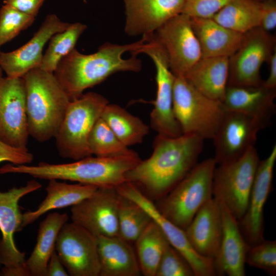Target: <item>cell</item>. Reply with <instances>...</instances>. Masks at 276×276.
<instances>
[{"instance_id": "23", "label": "cell", "mask_w": 276, "mask_h": 276, "mask_svg": "<svg viewBox=\"0 0 276 276\" xmlns=\"http://www.w3.org/2000/svg\"><path fill=\"white\" fill-rule=\"evenodd\" d=\"M275 96L276 89L267 88L263 84L227 85L222 104L226 110L246 114L259 121L266 127L270 125L275 113Z\"/></svg>"}, {"instance_id": "34", "label": "cell", "mask_w": 276, "mask_h": 276, "mask_svg": "<svg viewBox=\"0 0 276 276\" xmlns=\"http://www.w3.org/2000/svg\"><path fill=\"white\" fill-rule=\"evenodd\" d=\"M88 145L91 154L98 157L119 156L133 151L120 141L101 117L89 134Z\"/></svg>"}, {"instance_id": "26", "label": "cell", "mask_w": 276, "mask_h": 276, "mask_svg": "<svg viewBox=\"0 0 276 276\" xmlns=\"http://www.w3.org/2000/svg\"><path fill=\"white\" fill-rule=\"evenodd\" d=\"M228 59L202 57L183 77L203 95L222 103L227 86Z\"/></svg>"}, {"instance_id": "16", "label": "cell", "mask_w": 276, "mask_h": 276, "mask_svg": "<svg viewBox=\"0 0 276 276\" xmlns=\"http://www.w3.org/2000/svg\"><path fill=\"white\" fill-rule=\"evenodd\" d=\"M265 128L262 123L254 118L239 112L226 110L212 139L216 164H225L241 157L254 147L258 132Z\"/></svg>"}, {"instance_id": "35", "label": "cell", "mask_w": 276, "mask_h": 276, "mask_svg": "<svg viewBox=\"0 0 276 276\" xmlns=\"http://www.w3.org/2000/svg\"><path fill=\"white\" fill-rule=\"evenodd\" d=\"M35 17L4 4L0 9V47L33 23Z\"/></svg>"}, {"instance_id": "9", "label": "cell", "mask_w": 276, "mask_h": 276, "mask_svg": "<svg viewBox=\"0 0 276 276\" xmlns=\"http://www.w3.org/2000/svg\"><path fill=\"white\" fill-rule=\"evenodd\" d=\"M38 181L32 179L24 186L0 191V263L3 276H30L26 265L25 253L17 248L14 234L22 227V215L19 201L25 195L41 187Z\"/></svg>"}, {"instance_id": "24", "label": "cell", "mask_w": 276, "mask_h": 276, "mask_svg": "<svg viewBox=\"0 0 276 276\" xmlns=\"http://www.w3.org/2000/svg\"><path fill=\"white\" fill-rule=\"evenodd\" d=\"M99 276H138L141 273L130 242L119 236L97 237Z\"/></svg>"}, {"instance_id": "33", "label": "cell", "mask_w": 276, "mask_h": 276, "mask_svg": "<svg viewBox=\"0 0 276 276\" xmlns=\"http://www.w3.org/2000/svg\"><path fill=\"white\" fill-rule=\"evenodd\" d=\"M151 221V217L143 208L135 202L119 194V237L129 242H135Z\"/></svg>"}, {"instance_id": "14", "label": "cell", "mask_w": 276, "mask_h": 276, "mask_svg": "<svg viewBox=\"0 0 276 276\" xmlns=\"http://www.w3.org/2000/svg\"><path fill=\"white\" fill-rule=\"evenodd\" d=\"M29 135L24 80L3 77L0 81V139L12 147L26 149Z\"/></svg>"}, {"instance_id": "2", "label": "cell", "mask_w": 276, "mask_h": 276, "mask_svg": "<svg viewBox=\"0 0 276 276\" xmlns=\"http://www.w3.org/2000/svg\"><path fill=\"white\" fill-rule=\"evenodd\" d=\"M204 140L194 134L176 137L157 134L153 152L129 171L126 179L143 188L154 198L168 194L196 165Z\"/></svg>"}, {"instance_id": "40", "label": "cell", "mask_w": 276, "mask_h": 276, "mask_svg": "<svg viewBox=\"0 0 276 276\" xmlns=\"http://www.w3.org/2000/svg\"><path fill=\"white\" fill-rule=\"evenodd\" d=\"M45 0H4L10 6L26 14L36 17Z\"/></svg>"}, {"instance_id": "17", "label": "cell", "mask_w": 276, "mask_h": 276, "mask_svg": "<svg viewBox=\"0 0 276 276\" xmlns=\"http://www.w3.org/2000/svg\"><path fill=\"white\" fill-rule=\"evenodd\" d=\"M119 200L116 188H99L90 196L72 206V222L96 237L118 236Z\"/></svg>"}, {"instance_id": "29", "label": "cell", "mask_w": 276, "mask_h": 276, "mask_svg": "<svg viewBox=\"0 0 276 276\" xmlns=\"http://www.w3.org/2000/svg\"><path fill=\"white\" fill-rule=\"evenodd\" d=\"M263 2L259 0H232L212 18L220 25L245 34L260 26Z\"/></svg>"}, {"instance_id": "42", "label": "cell", "mask_w": 276, "mask_h": 276, "mask_svg": "<svg viewBox=\"0 0 276 276\" xmlns=\"http://www.w3.org/2000/svg\"><path fill=\"white\" fill-rule=\"evenodd\" d=\"M69 275L62 264L56 250L52 254L49 259L46 276Z\"/></svg>"}, {"instance_id": "18", "label": "cell", "mask_w": 276, "mask_h": 276, "mask_svg": "<svg viewBox=\"0 0 276 276\" xmlns=\"http://www.w3.org/2000/svg\"><path fill=\"white\" fill-rule=\"evenodd\" d=\"M275 160V144L269 155L259 161L246 211L237 220L240 231L249 246L265 239L263 210L272 188Z\"/></svg>"}, {"instance_id": "41", "label": "cell", "mask_w": 276, "mask_h": 276, "mask_svg": "<svg viewBox=\"0 0 276 276\" xmlns=\"http://www.w3.org/2000/svg\"><path fill=\"white\" fill-rule=\"evenodd\" d=\"M262 2V14L260 27L268 32L276 26V2L275 0H266Z\"/></svg>"}, {"instance_id": "7", "label": "cell", "mask_w": 276, "mask_h": 276, "mask_svg": "<svg viewBox=\"0 0 276 276\" xmlns=\"http://www.w3.org/2000/svg\"><path fill=\"white\" fill-rule=\"evenodd\" d=\"M173 108L182 134L204 140L213 138L226 111L222 103L203 95L185 77L175 76Z\"/></svg>"}, {"instance_id": "4", "label": "cell", "mask_w": 276, "mask_h": 276, "mask_svg": "<svg viewBox=\"0 0 276 276\" xmlns=\"http://www.w3.org/2000/svg\"><path fill=\"white\" fill-rule=\"evenodd\" d=\"M22 78L29 135L40 142L54 138L71 101L53 73L36 67Z\"/></svg>"}, {"instance_id": "45", "label": "cell", "mask_w": 276, "mask_h": 276, "mask_svg": "<svg viewBox=\"0 0 276 276\" xmlns=\"http://www.w3.org/2000/svg\"><path fill=\"white\" fill-rule=\"evenodd\" d=\"M1 264V263H0ZM0 272H1V270H0Z\"/></svg>"}, {"instance_id": "1", "label": "cell", "mask_w": 276, "mask_h": 276, "mask_svg": "<svg viewBox=\"0 0 276 276\" xmlns=\"http://www.w3.org/2000/svg\"><path fill=\"white\" fill-rule=\"evenodd\" d=\"M147 40L143 36L126 44L106 42L91 54H82L75 48L61 59L53 74L71 101L114 73L139 72L142 61L135 55Z\"/></svg>"}, {"instance_id": "30", "label": "cell", "mask_w": 276, "mask_h": 276, "mask_svg": "<svg viewBox=\"0 0 276 276\" xmlns=\"http://www.w3.org/2000/svg\"><path fill=\"white\" fill-rule=\"evenodd\" d=\"M101 117L127 147L141 143L149 132V127L140 118L116 104L108 103Z\"/></svg>"}, {"instance_id": "12", "label": "cell", "mask_w": 276, "mask_h": 276, "mask_svg": "<svg viewBox=\"0 0 276 276\" xmlns=\"http://www.w3.org/2000/svg\"><path fill=\"white\" fill-rule=\"evenodd\" d=\"M164 49L170 71L175 76L185 77L202 58L191 17L180 13L169 19L153 34Z\"/></svg>"}, {"instance_id": "43", "label": "cell", "mask_w": 276, "mask_h": 276, "mask_svg": "<svg viewBox=\"0 0 276 276\" xmlns=\"http://www.w3.org/2000/svg\"><path fill=\"white\" fill-rule=\"evenodd\" d=\"M268 63L269 64V73L267 79L263 81V85L270 89H276V49L272 53Z\"/></svg>"}, {"instance_id": "19", "label": "cell", "mask_w": 276, "mask_h": 276, "mask_svg": "<svg viewBox=\"0 0 276 276\" xmlns=\"http://www.w3.org/2000/svg\"><path fill=\"white\" fill-rule=\"evenodd\" d=\"M70 24L56 14H48L26 43L11 52H1L0 65L7 77H22L30 70L40 67L45 44L55 33L64 31Z\"/></svg>"}, {"instance_id": "11", "label": "cell", "mask_w": 276, "mask_h": 276, "mask_svg": "<svg viewBox=\"0 0 276 276\" xmlns=\"http://www.w3.org/2000/svg\"><path fill=\"white\" fill-rule=\"evenodd\" d=\"M144 53L153 60L156 68V95L150 113L151 127L160 135L176 137L182 134L173 108L174 75L170 70L166 54L151 36L137 54Z\"/></svg>"}, {"instance_id": "21", "label": "cell", "mask_w": 276, "mask_h": 276, "mask_svg": "<svg viewBox=\"0 0 276 276\" xmlns=\"http://www.w3.org/2000/svg\"><path fill=\"white\" fill-rule=\"evenodd\" d=\"M219 203L223 230L219 250L213 260L215 274L244 276L246 256L250 246L240 231L237 220Z\"/></svg>"}, {"instance_id": "6", "label": "cell", "mask_w": 276, "mask_h": 276, "mask_svg": "<svg viewBox=\"0 0 276 276\" xmlns=\"http://www.w3.org/2000/svg\"><path fill=\"white\" fill-rule=\"evenodd\" d=\"M108 103L105 97L95 92L83 94L70 101L54 137L61 156L77 160L91 156L88 137Z\"/></svg>"}, {"instance_id": "8", "label": "cell", "mask_w": 276, "mask_h": 276, "mask_svg": "<svg viewBox=\"0 0 276 276\" xmlns=\"http://www.w3.org/2000/svg\"><path fill=\"white\" fill-rule=\"evenodd\" d=\"M260 159L255 146L240 158L216 167L213 197L223 204L237 220L245 213Z\"/></svg>"}, {"instance_id": "38", "label": "cell", "mask_w": 276, "mask_h": 276, "mask_svg": "<svg viewBox=\"0 0 276 276\" xmlns=\"http://www.w3.org/2000/svg\"><path fill=\"white\" fill-rule=\"evenodd\" d=\"M232 0H185L181 13L190 17L212 18Z\"/></svg>"}, {"instance_id": "28", "label": "cell", "mask_w": 276, "mask_h": 276, "mask_svg": "<svg viewBox=\"0 0 276 276\" xmlns=\"http://www.w3.org/2000/svg\"><path fill=\"white\" fill-rule=\"evenodd\" d=\"M67 214L49 213L39 224L36 245L26 260L31 276H46L48 262L55 250L56 241L62 226L67 222Z\"/></svg>"}, {"instance_id": "13", "label": "cell", "mask_w": 276, "mask_h": 276, "mask_svg": "<svg viewBox=\"0 0 276 276\" xmlns=\"http://www.w3.org/2000/svg\"><path fill=\"white\" fill-rule=\"evenodd\" d=\"M55 250L71 276H99L97 237L81 226L66 222L57 236Z\"/></svg>"}, {"instance_id": "25", "label": "cell", "mask_w": 276, "mask_h": 276, "mask_svg": "<svg viewBox=\"0 0 276 276\" xmlns=\"http://www.w3.org/2000/svg\"><path fill=\"white\" fill-rule=\"evenodd\" d=\"M202 57L231 56L240 47L244 34L220 25L212 18L191 17Z\"/></svg>"}, {"instance_id": "22", "label": "cell", "mask_w": 276, "mask_h": 276, "mask_svg": "<svg viewBox=\"0 0 276 276\" xmlns=\"http://www.w3.org/2000/svg\"><path fill=\"white\" fill-rule=\"evenodd\" d=\"M222 230L220 204L213 197L199 210L185 231L193 249L213 260L220 247Z\"/></svg>"}, {"instance_id": "36", "label": "cell", "mask_w": 276, "mask_h": 276, "mask_svg": "<svg viewBox=\"0 0 276 276\" xmlns=\"http://www.w3.org/2000/svg\"><path fill=\"white\" fill-rule=\"evenodd\" d=\"M246 263L263 270L272 275L276 274V241L266 240L249 247Z\"/></svg>"}, {"instance_id": "31", "label": "cell", "mask_w": 276, "mask_h": 276, "mask_svg": "<svg viewBox=\"0 0 276 276\" xmlns=\"http://www.w3.org/2000/svg\"><path fill=\"white\" fill-rule=\"evenodd\" d=\"M141 273L155 276L162 256L170 244L160 227L152 221L135 241Z\"/></svg>"}, {"instance_id": "39", "label": "cell", "mask_w": 276, "mask_h": 276, "mask_svg": "<svg viewBox=\"0 0 276 276\" xmlns=\"http://www.w3.org/2000/svg\"><path fill=\"white\" fill-rule=\"evenodd\" d=\"M33 160V154L28 148L12 147L0 139V163L8 162L13 165H28Z\"/></svg>"}, {"instance_id": "5", "label": "cell", "mask_w": 276, "mask_h": 276, "mask_svg": "<svg viewBox=\"0 0 276 276\" xmlns=\"http://www.w3.org/2000/svg\"><path fill=\"white\" fill-rule=\"evenodd\" d=\"M217 164L214 158L197 163L156 205L160 213L185 229L202 206L213 198L212 183Z\"/></svg>"}, {"instance_id": "32", "label": "cell", "mask_w": 276, "mask_h": 276, "mask_svg": "<svg viewBox=\"0 0 276 276\" xmlns=\"http://www.w3.org/2000/svg\"><path fill=\"white\" fill-rule=\"evenodd\" d=\"M86 28V25L77 22L70 24L64 31L55 33L48 41L40 68L53 73L61 59L75 48L78 39Z\"/></svg>"}, {"instance_id": "37", "label": "cell", "mask_w": 276, "mask_h": 276, "mask_svg": "<svg viewBox=\"0 0 276 276\" xmlns=\"http://www.w3.org/2000/svg\"><path fill=\"white\" fill-rule=\"evenodd\" d=\"M155 276H195L187 260L170 244L165 250Z\"/></svg>"}, {"instance_id": "44", "label": "cell", "mask_w": 276, "mask_h": 276, "mask_svg": "<svg viewBox=\"0 0 276 276\" xmlns=\"http://www.w3.org/2000/svg\"><path fill=\"white\" fill-rule=\"evenodd\" d=\"M3 70L0 65V81L3 79Z\"/></svg>"}, {"instance_id": "15", "label": "cell", "mask_w": 276, "mask_h": 276, "mask_svg": "<svg viewBox=\"0 0 276 276\" xmlns=\"http://www.w3.org/2000/svg\"><path fill=\"white\" fill-rule=\"evenodd\" d=\"M116 189L121 195L135 202L148 213L152 220L160 227L170 245L189 262L195 276L216 275L213 260L198 255L190 244L185 230L165 217L156 205L135 185L126 181Z\"/></svg>"}, {"instance_id": "20", "label": "cell", "mask_w": 276, "mask_h": 276, "mask_svg": "<svg viewBox=\"0 0 276 276\" xmlns=\"http://www.w3.org/2000/svg\"><path fill=\"white\" fill-rule=\"evenodd\" d=\"M124 31L130 36L153 34L161 26L182 13L185 0H123Z\"/></svg>"}, {"instance_id": "27", "label": "cell", "mask_w": 276, "mask_h": 276, "mask_svg": "<svg viewBox=\"0 0 276 276\" xmlns=\"http://www.w3.org/2000/svg\"><path fill=\"white\" fill-rule=\"evenodd\" d=\"M99 187L81 183L70 184L56 179H50L45 190L44 200L33 211L22 214V227L33 223L48 212L73 206L93 195Z\"/></svg>"}, {"instance_id": "3", "label": "cell", "mask_w": 276, "mask_h": 276, "mask_svg": "<svg viewBox=\"0 0 276 276\" xmlns=\"http://www.w3.org/2000/svg\"><path fill=\"white\" fill-rule=\"evenodd\" d=\"M141 160L138 154L133 151L114 157L90 156L70 163L40 162L35 166L6 164L0 168V174H22L35 178L70 180L99 188L116 189L126 181L127 172Z\"/></svg>"}, {"instance_id": "10", "label": "cell", "mask_w": 276, "mask_h": 276, "mask_svg": "<svg viewBox=\"0 0 276 276\" xmlns=\"http://www.w3.org/2000/svg\"><path fill=\"white\" fill-rule=\"evenodd\" d=\"M275 41V36L260 27L245 33L240 47L229 57L227 85L262 84L260 68L276 49Z\"/></svg>"}]
</instances>
